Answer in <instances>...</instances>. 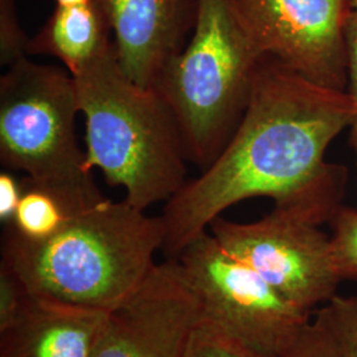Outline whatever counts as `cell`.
<instances>
[{"label": "cell", "mask_w": 357, "mask_h": 357, "mask_svg": "<svg viewBox=\"0 0 357 357\" xmlns=\"http://www.w3.org/2000/svg\"><path fill=\"white\" fill-rule=\"evenodd\" d=\"M112 26L103 0L73 6H56L47 23L29 38L28 54L59 59L72 75L102 54L113 41Z\"/></svg>", "instance_id": "7c38bea8"}, {"label": "cell", "mask_w": 357, "mask_h": 357, "mask_svg": "<svg viewBox=\"0 0 357 357\" xmlns=\"http://www.w3.org/2000/svg\"><path fill=\"white\" fill-rule=\"evenodd\" d=\"M345 50L348 63L349 96L355 105V118L351 125V143L357 150V8H352L345 20Z\"/></svg>", "instance_id": "ffe728a7"}, {"label": "cell", "mask_w": 357, "mask_h": 357, "mask_svg": "<svg viewBox=\"0 0 357 357\" xmlns=\"http://www.w3.org/2000/svg\"><path fill=\"white\" fill-rule=\"evenodd\" d=\"M56 6H73V4H81V3H86L90 0H54Z\"/></svg>", "instance_id": "7402d4cb"}, {"label": "cell", "mask_w": 357, "mask_h": 357, "mask_svg": "<svg viewBox=\"0 0 357 357\" xmlns=\"http://www.w3.org/2000/svg\"><path fill=\"white\" fill-rule=\"evenodd\" d=\"M209 230L230 255L306 312L331 301L347 280L333 255L331 238L318 224L291 212L274 208L250 224L220 216Z\"/></svg>", "instance_id": "52a82bcc"}, {"label": "cell", "mask_w": 357, "mask_h": 357, "mask_svg": "<svg viewBox=\"0 0 357 357\" xmlns=\"http://www.w3.org/2000/svg\"><path fill=\"white\" fill-rule=\"evenodd\" d=\"M199 321L196 296L178 259L168 258L109 312L91 357H185Z\"/></svg>", "instance_id": "9c48e42d"}, {"label": "cell", "mask_w": 357, "mask_h": 357, "mask_svg": "<svg viewBox=\"0 0 357 357\" xmlns=\"http://www.w3.org/2000/svg\"><path fill=\"white\" fill-rule=\"evenodd\" d=\"M287 357H340L331 337L319 321L308 323Z\"/></svg>", "instance_id": "d6986e66"}, {"label": "cell", "mask_w": 357, "mask_h": 357, "mask_svg": "<svg viewBox=\"0 0 357 357\" xmlns=\"http://www.w3.org/2000/svg\"><path fill=\"white\" fill-rule=\"evenodd\" d=\"M121 68L142 86H153L167 63L181 51L196 22L197 0H103Z\"/></svg>", "instance_id": "30bf717a"}, {"label": "cell", "mask_w": 357, "mask_h": 357, "mask_svg": "<svg viewBox=\"0 0 357 357\" xmlns=\"http://www.w3.org/2000/svg\"><path fill=\"white\" fill-rule=\"evenodd\" d=\"M23 193V185L7 172L0 174V220L10 224L16 213Z\"/></svg>", "instance_id": "44dd1931"}, {"label": "cell", "mask_w": 357, "mask_h": 357, "mask_svg": "<svg viewBox=\"0 0 357 357\" xmlns=\"http://www.w3.org/2000/svg\"><path fill=\"white\" fill-rule=\"evenodd\" d=\"M72 76L85 116L86 169H101L109 185L125 188V200L137 209L168 202L187 183V155L159 90L123 72L114 41Z\"/></svg>", "instance_id": "3957f363"}, {"label": "cell", "mask_w": 357, "mask_h": 357, "mask_svg": "<svg viewBox=\"0 0 357 357\" xmlns=\"http://www.w3.org/2000/svg\"><path fill=\"white\" fill-rule=\"evenodd\" d=\"M331 243L337 265L347 280L357 278V211L339 208L331 220Z\"/></svg>", "instance_id": "9a60e30c"}, {"label": "cell", "mask_w": 357, "mask_h": 357, "mask_svg": "<svg viewBox=\"0 0 357 357\" xmlns=\"http://www.w3.org/2000/svg\"><path fill=\"white\" fill-rule=\"evenodd\" d=\"M196 296L200 326L264 357H287L310 323L306 312L204 231L176 257Z\"/></svg>", "instance_id": "8992f818"}, {"label": "cell", "mask_w": 357, "mask_h": 357, "mask_svg": "<svg viewBox=\"0 0 357 357\" xmlns=\"http://www.w3.org/2000/svg\"><path fill=\"white\" fill-rule=\"evenodd\" d=\"M22 185L23 193L20 203L13 221L7 225L26 240L43 241L50 238L72 217L91 205L97 204L77 199L64 192L54 191L32 183L28 178L22 183Z\"/></svg>", "instance_id": "4fadbf2b"}, {"label": "cell", "mask_w": 357, "mask_h": 357, "mask_svg": "<svg viewBox=\"0 0 357 357\" xmlns=\"http://www.w3.org/2000/svg\"><path fill=\"white\" fill-rule=\"evenodd\" d=\"M354 118L349 93L318 85L264 57L229 142L199 178L167 202L162 250L176 258L225 209L258 196L318 225L331 221L340 208L345 169L323 159Z\"/></svg>", "instance_id": "6da1fadb"}, {"label": "cell", "mask_w": 357, "mask_h": 357, "mask_svg": "<svg viewBox=\"0 0 357 357\" xmlns=\"http://www.w3.org/2000/svg\"><path fill=\"white\" fill-rule=\"evenodd\" d=\"M349 1H351L352 8H357V0H349Z\"/></svg>", "instance_id": "603a6c76"}, {"label": "cell", "mask_w": 357, "mask_h": 357, "mask_svg": "<svg viewBox=\"0 0 357 357\" xmlns=\"http://www.w3.org/2000/svg\"><path fill=\"white\" fill-rule=\"evenodd\" d=\"M28 43L20 26L16 0H0V63L11 66L28 54Z\"/></svg>", "instance_id": "2e32d148"}, {"label": "cell", "mask_w": 357, "mask_h": 357, "mask_svg": "<svg viewBox=\"0 0 357 357\" xmlns=\"http://www.w3.org/2000/svg\"><path fill=\"white\" fill-rule=\"evenodd\" d=\"M29 293L7 268H0V332L10 328L20 317Z\"/></svg>", "instance_id": "ac0fdd59"}, {"label": "cell", "mask_w": 357, "mask_h": 357, "mask_svg": "<svg viewBox=\"0 0 357 357\" xmlns=\"http://www.w3.org/2000/svg\"><path fill=\"white\" fill-rule=\"evenodd\" d=\"M107 315L29 294L20 317L0 332V357H91Z\"/></svg>", "instance_id": "8fae6325"}, {"label": "cell", "mask_w": 357, "mask_h": 357, "mask_svg": "<svg viewBox=\"0 0 357 357\" xmlns=\"http://www.w3.org/2000/svg\"><path fill=\"white\" fill-rule=\"evenodd\" d=\"M185 357H264L225 336L197 324L192 331Z\"/></svg>", "instance_id": "e0dca14e"}, {"label": "cell", "mask_w": 357, "mask_h": 357, "mask_svg": "<svg viewBox=\"0 0 357 357\" xmlns=\"http://www.w3.org/2000/svg\"><path fill=\"white\" fill-rule=\"evenodd\" d=\"M340 357H357V298L335 295L317 312Z\"/></svg>", "instance_id": "5bb4252c"}, {"label": "cell", "mask_w": 357, "mask_h": 357, "mask_svg": "<svg viewBox=\"0 0 357 357\" xmlns=\"http://www.w3.org/2000/svg\"><path fill=\"white\" fill-rule=\"evenodd\" d=\"M262 57L307 79L344 90L348 78L345 20L349 0H227Z\"/></svg>", "instance_id": "ba28073f"}, {"label": "cell", "mask_w": 357, "mask_h": 357, "mask_svg": "<svg viewBox=\"0 0 357 357\" xmlns=\"http://www.w3.org/2000/svg\"><path fill=\"white\" fill-rule=\"evenodd\" d=\"M163 240L160 216H147L126 200L105 199L43 241L26 240L6 225L0 268L33 296L110 312L147 278Z\"/></svg>", "instance_id": "7a4b0ae2"}, {"label": "cell", "mask_w": 357, "mask_h": 357, "mask_svg": "<svg viewBox=\"0 0 357 357\" xmlns=\"http://www.w3.org/2000/svg\"><path fill=\"white\" fill-rule=\"evenodd\" d=\"M195 32L155 82L176 119L187 159L205 169L229 142L264 59L227 0H197Z\"/></svg>", "instance_id": "277c9868"}, {"label": "cell", "mask_w": 357, "mask_h": 357, "mask_svg": "<svg viewBox=\"0 0 357 357\" xmlns=\"http://www.w3.org/2000/svg\"><path fill=\"white\" fill-rule=\"evenodd\" d=\"M76 79L68 69L23 57L0 78V160L32 183L98 203L76 135Z\"/></svg>", "instance_id": "5b68a950"}]
</instances>
